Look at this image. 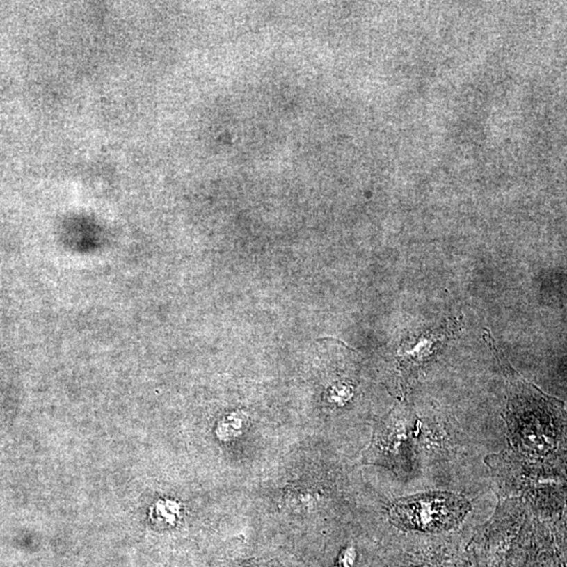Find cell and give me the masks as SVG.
Here are the masks:
<instances>
[{
  "instance_id": "1",
  "label": "cell",
  "mask_w": 567,
  "mask_h": 567,
  "mask_svg": "<svg viewBox=\"0 0 567 567\" xmlns=\"http://www.w3.org/2000/svg\"><path fill=\"white\" fill-rule=\"evenodd\" d=\"M469 511V501L463 496L435 492L394 501L389 516L394 525L403 529L441 532L458 525Z\"/></svg>"
},
{
  "instance_id": "2",
  "label": "cell",
  "mask_w": 567,
  "mask_h": 567,
  "mask_svg": "<svg viewBox=\"0 0 567 567\" xmlns=\"http://www.w3.org/2000/svg\"><path fill=\"white\" fill-rule=\"evenodd\" d=\"M415 429V418L406 408L390 414L374 436L373 449L376 458L392 469L404 472L406 465H409L410 447Z\"/></svg>"
},
{
  "instance_id": "3",
  "label": "cell",
  "mask_w": 567,
  "mask_h": 567,
  "mask_svg": "<svg viewBox=\"0 0 567 567\" xmlns=\"http://www.w3.org/2000/svg\"><path fill=\"white\" fill-rule=\"evenodd\" d=\"M242 426L243 420L237 418L236 416H232V417L226 418V420H223V426H221L220 431H222L224 438H228L240 432Z\"/></svg>"
},
{
  "instance_id": "4",
  "label": "cell",
  "mask_w": 567,
  "mask_h": 567,
  "mask_svg": "<svg viewBox=\"0 0 567 567\" xmlns=\"http://www.w3.org/2000/svg\"><path fill=\"white\" fill-rule=\"evenodd\" d=\"M354 559H356V552L353 548H347L344 550L343 554H340L336 567H352L354 564Z\"/></svg>"
},
{
  "instance_id": "5",
  "label": "cell",
  "mask_w": 567,
  "mask_h": 567,
  "mask_svg": "<svg viewBox=\"0 0 567 567\" xmlns=\"http://www.w3.org/2000/svg\"><path fill=\"white\" fill-rule=\"evenodd\" d=\"M243 567H259V566H253V565H248V566H243Z\"/></svg>"
}]
</instances>
